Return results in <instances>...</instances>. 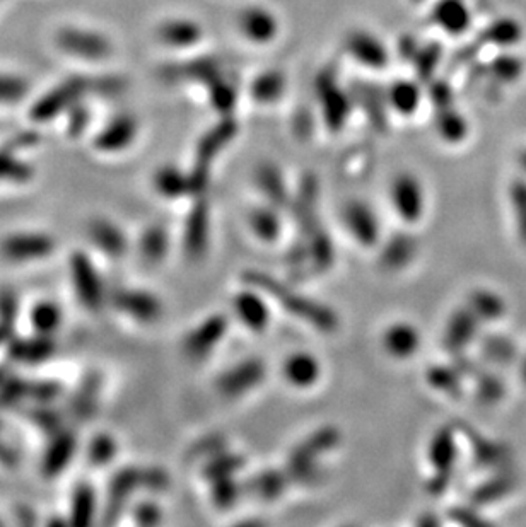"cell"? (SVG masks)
<instances>
[{"mask_svg": "<svg viewBox=\"0 0 526 527\" xmlns=\"http://www.w3.org/2000/svg\"><path fill=\"white\" fill-rule=\"evenodd\" d=\"M460 456L458 447V429L455 425H446L436 430L427 446V459L433 468V476L427 480V492L431 495H443L455 478L456 463Z\"/></svg>", "mask_w": 526, "mask_h": 527, "instance_id": "7a4b0ae2", "label": "cell"}, {"mask_svg": "<svg viewBox=\"0 0 526 527\" xmlns=\"http://www.w3.org/2000/svg\"><path fill=\"white\" fill-rule=\"evenodd\" d=\"M508 195L516 236L526 248V178L513 181Z\"/></svg>", "mask_w": 526, "mask_h": 527, "instance_id": "d6a6232c", "label": "cell"}, {"mask_svg": "<svg viewBox=\"0 0 526 527\" xmlns=\"http://www.w3.org/2000/svg\"><path fill=\"white\" fill-rule=\"evenodd\" d=\"M144 488V471L142 468L127 466L118 470L110 480L108 495H106L103 524H115L123 514L125 505L137 490Z\"/></svg>", "mask_w": 526, "mask_h": 527, "instance_id": "8992f818", "label": "cell"}, {"mask_svg": "<svg viewBox=\"0 0 526 527\" xmlns=\"http://www.w3.org/2000/svg\"><path fill=\"white\" fill-rule=\"evenodd\" d=\"M398 91H400L398 93V103L400 105L398 106L404 111L415 110V106H417V91H415V87L402 86Z\"/></svg>", "mask_w": 526, "mask_h": 527, "instance_id": "db71d44e", "label": "cell"}, {"mask_svg": "<svg viewBox=\"0 0 526 527\" xmlns=\"http://www.w3.org/2000/svg\"><path fill=\"white\" fill-rule=\"evenodd\" d=\"M340 432L335 427H322L306 437L287 459L286 471L291 481L308 483L318 476V459L339 446Z\"/></svg>", "mask_w": 526, "mask_h": 527, "instance_id": "3957f363", "label": "cell"}, {"mask_svg": "<svg viewBox=\"0 0 526 527\" xmlns=\"http://www.w3.org/2000/svg\"><path fill=\"white\" fill-rule=\"evenodd\" d=\"M392 203L405 224H417L424 217L426 200L419 180L412 174L398 176L392 188Z\"/></svg>", "mask_w": 526, "mask_h": 527, "instance_id": "9c48e42d", "label": "cell"}, {"mask_svg": "<svg viewBox=\"0 0 526 527\" xmlns=\"http://www.w3.org/2000/svg\"><path fill=\"white\" fill-rule=\"evenodd\" d=\"M289 483L291 478L286 470H263L245 481L243 487L245 492L252 493L253 497L263 502H274L286 492Z\"/></svg>", "mask_w": 526, "mask_h": 527, "instance_id": "7402d4cb", "label": "cell"}, {"mask_svg": "<svg viewBox=\"0 0 526 527\" xmlns=\"http://www.w3.org/2000/svg\"><path fill=\"white\" fill-rule=\"evenodd\" d=\"M144 471V488L151 492H163L170 485V476L158 466H147Z\"/></svg>", "mask_w": 526, "mask_h": 527, "instance_id": "c3c4849f", "label": "cell"}, {"mask_svg": "<svg viewBox=\"0 0 526 527\" xmlns=\"http://www.w3.org/2000/svg\"><path fill=\"white\" fill-rule=\"evenodd\" d=\"M212 483V500L217 507L221 509H229L233 507L241 493L245 492V487L240 481H236L234 476L228 478H221V480L211 481Z\"/></svg>", "mask_w": 526, "mask_h": 527, "instance_id": "60d3db41", "label": "cell"}, {"mask_svg": "<svg viewBox=\"0 0 526 527\" xmlns=\"http://www.w3.org/2000/svg\"><path fill=\"white\" fill-rule=\"evenodd\" d=\"M342 219H344L347 231L351 232L357 244H361L364 248H373L380 243V219L375 214V210L366 203L357 202V200L347 203Z\"/></svg>", "mask_w": 526, "mask_h": 527, "instance_id": "7c38bea8", "label": "cell"}, {"mask_svg": "<svg viewBox=\"0 0 526 527\" xmlns=\"http://www.w3.org/2000/svg\"><path fill=\"white\" fill-rule=\"evenodd\" d=\"M427 383L439 393L446 394L450 398H460L463 394V381L465 377L451 364H439L429 367L426 374Z\"/></svg>", "mask_w": 526, "mask_h": 527, "instance_id": "484cf974", "label": "cell"}, {"mask_svg": "<svg viewBox=\"0 0 526 527\" xmlns=\"http://www.w3.org/2000/svg\"><path fill=\"white\" fill-rule=\"evenodd\" d=\"M520 485V476L513 466L503 470L489 471V475L468 495V502L477 509H486L509 499Z\"/></svg>", "mask_w": 526, "mask_h": 527, "instance_id": "52a82bcc", "label": "cell"}, {"mask_svg": "<svg viewBox=\"0 0 526 527\" xmlns=\"http://www.w3.org/2000/svg\"><path fill=\"white\" fill-rule=\"evenodd\" d=\"M0 461L6 464L16 463V456H14V452H12V449H9L6 444H2V442H0Z\"/></svg>", "mask_w": 526, "mask_h": 527, "instance_id": "11a10c76", "label": "cell"}, {"mask_svg": "<svg viewBox=\"0 0 526 527\" xmlns=\"http://www.w3.org/2000/svg\"><path fill=\"white\" fill-rule=\"evenodd\" d=\"M117 451V441L113 439L112 435H96L93 441L89 442V461L94 466H106V464L112 463L113 459H115Z\"/></svg>", "mask_w": 526, "mask_h": 527, "instance_id": "b9f144b4", "label": "cell"}, {"mask_svg": "<svg viewBox=\"0 0 526 527\" xmlns=\"http://www.w3.org/2000/svg\"><path fill=\"white\" fill-rule=\"evenodd\" d=\"M467 122L456 111H445L439 118V134L448 142H460L467 137Z\"/></svg>", "mask_w": 526, "mask_h": 527, "instance_id": "7bdbcfd3", "label": "cell"}, {"mask_svg": "<svg viewBox=\"0 0 526 527\" xmlns=\"http://www.w3.org/2000/svg\"><path fill=\"white\" fill-rule=\"evenodd\" d=\"M139 250L147 263L163 261L170 250V234L163 226L147 227L139 239Z\"/></svg>", "mask_w": 526, "mask_h": 527, "instance_id": "f1b7e54d", "label": "cell"}, {"mask_svg": "<svg viewBox=\"0 0 526 527\" xmlns=\"http://www.w3.org/2000/svg\"><path fill=\"white\" fill-rule=\"evenodd\" d=\"M59 394V384L52 383V381L28 384V391H26V396H31V398H35L40 403H48V401L55 400Z\"/></svg>", "mask_w": 526, "mask_h": 527, "instance_id": "681fc988", "label": "cell"}, {"mask_svg": "<svg viewBox=\"0 0 526 527\" xmlns=\"http://www.w3.org/2000/svg\"><path fill=\"white\" fill-rule=\"evenodd\" d=\"M265 374L267 369L262 360L246 359L219 376L217 389L228 398H240L257 388L265 379Z\"/></svg>", "mask_w": 526, "mask_h": 527, "instance_id": "ba28073f", "label": "cell"}, {"mask_svg": "<svg viewBox=\"0 0 526 527\" xmlns=\"http://www.w3.org/2000/svg\"><path fill=\"white\" fill-rule=\"evenodd\" d=\"M156 188L166 198L187 197L193 192L192 178H185L178 171L164 169L156 176Z\"/></svg>", "mask_w": 526, "mask_h": 527, "instance_id": "8d00e7d4", "label": "cell"}, {"mask_svg": "<svg viewBox=\"0 0 526 527\" xmlns=\"http://www.w3.org/2000/svg\"><path fill=\"white\" fill-rule=\"evenodd\" d=\"M16 313H18L16 296L12 292H9V290H2L0 292V323L6 326L7 330L12 331Z\"/></svg>", "mask_w": 526, "mask_h": 527, "instance_id": "7dc6e473", "label": "cell"}, {"mask_svg": "<svg viewBox=\"0 0 526 527\" xmlns=\"http://www.w3.org/2000/svg\"><path fill=\"white\" fill-rule=\"evenodd\" d=\"M96 512V493L88 483H81L72 493L71 524L88 526Z\"/></svg>", "mask_w": 526, "mask_h": 527, "instance_id": "1f68e13d", "label": "cell"}, {"mask_svg": "<svg viewBox=\"0 0 526 527\" xmlns=\"http://www.w3.org/2000/svg\"><path fill=\"white\" fill-rule=\"evenodd\" d=\"M282 374L286 377L287 383L293 384L294 388H311L320 381L322 365L315 355L296 352L284 360Z\"/></svg>", "mask_w": 526, "mask_h": 527, "instance_id": "ac0fdd59", "label": "cell"}, {"mask_svg": "<svg viewBox=\"0 0 526 527\" xmlns=\"http://www.w3.org/2000/svg\"><path fill=\"white\" fill-rule=\"evenodd\" d=\"M30 417L35 420L40 427L47 430H57V427L60 425V417L57 415V412L50 408V406H40L36 408L33 412L30 413Z\"/></svg>", "mask_w": 526, "mask_h": 527, "instance_id": "f5cc1de1", "label": "cell"}, {"mask_svg": "<svg viewBox=\"0 0 526 527\" xmlns=\"http://www.w3.org/2000/svg\"><path fill=\"white\" fill-rule=\"evenodd\" d=\"M489 69H491L494 81L501 82V84H513L520 79L525 65L516 55L503 53L492 60Z\"/></svg>", "mask_w": 526, "mask_h": 527, "instance_id": "ab89813d", "label": "cell"}, {"mask_svg": "<svg viewBox=\"0 0 526 527\" xmlns=\"http://www.w3.org/2000/svg\"><path fill=\"white\" fill-rule=\"evenodd\" d=\"M480 36L482 43H491L501 48L515 47L523 38V28L515 19L501 18L489 24Z\"/></svg>", "mask_w": 526, "mask_h": 527, "instance_id": "83f0119b", "label": "cell"}, {"mask_svg": "<svg viewBox=\"0 0 526 527\" xmlns=\"http://www.w3.org/2000/svg\"><path fill=\"white\" fill-rule=\"evenodd\" d=\"M211 214L207 203L199 202L187 217L185 224V251L192 260H199L205 255L211 234Z\"/></svg>", "mask_w": 526, "mask_h": 527, "instance_id": "2e32d148", "label": "cell"}, {"mask_svg": "<svg viewBox=\"0 0 526 527\" xmlns=\"http://www.w3.org/2000/svg\"><path fill=\"white\" fill-rule=\"evenodd\" d=\"M21 181L30 180L31 168L28 164L12 159L9 152H0V180Z\"/></svg>", "mask_w": 526, "mask_h": 527, "instance_id": "ee69618b", "label": "cell"}, {"mask_svg": "<svg viewBox=\"0 0 526 527\" xmlns=\"http://www.w3.org/2000/svg\"><path fill=\"white\" fill-rule=\"evenodd\" d=\"M472 381L475 384V398L482 405H496L506 394L503 379L489 369H484V365L480 367V371L475 374Z\"/></svg>", "mask_w": 526, "mask_h": 527, "instance_id": "4dcf8cb0", "label": "cell"}, {"mask_svg": "<svg viewBox=\"0 0 526 527\" xmlns=\"http://www.w3.org/2000/svg\"><path fill=\"white\" fill-rule=\"evenodd\" d=\"M113 304L118 311L141 323H154L163 314V302L147 290L118 289L113 294Z\"/></svg>", "mask_w": 526, "mask_h": 527, "instance_id": "4fadbf2b", "label": "cell"}, {"mask_svg": "<svg viewBox=\"0 0 526 527\" xmlns=\"http://www.w3.org/2000/svg\"><path fill=\"white\" fill-rule=\"evenodd\" d=\"M129 128L125 127H115L112 130H108L103 137L100 139V145L103 149H120L123 145L129 142Z\"/></svg>", "mask_w": 526, "mask_h": 527, "instance_id": "816d5d0a", "label": "cell"}, {"mask_svg": "<svg viewBox=\"0 0 526 527\" xmlns=\"http://www.w3.org/2000/svg\"><path fill=\"white\" fill-rule=\"evenodd\" d=\"M419 253V243L409 232L400 231L386 239L381 250V267L392 272L404 270Z\"/></svg>", "mask_w": 526, "mask_h": 527, "instance_id": "e0dca14e", "label": "cell"}, {"mask_svg": "<svg viewBox=\"0 0 526 527\" xmlns=\"http://www.w3.org/2000/svg\"><path fill=\"white\" fill-rule=\"evenodd\" d=\"M482 323L475 316L470 307H458L446 321L443 331V347L446 352L453 355L467 354L468 348L479 342Z\"/></svg>", "mask_w": 526, "mask_h": 527, "instance_id": "5b68a950", "label": "cell"}, {"mask_svg": "<svg viewBox=\"0 0 526 527\" xmlns=\"http://www.w3.org/2000/svg\"><path fill=\"white\" fill-rule=\"evenodd\" d=\"M465 304L479 318L482 325H496L508 314V302L504 301L501 294L491 289L472 290Z\"/></svg>", "mask_w": 526, "mask_h": 527, "instance_id": "ffe728a7", "label": "cell"}, {"mask_svg": "<svg viewBox=\"0 0 526 527\" xmlns=\"http://www.w3.org/2000/svg\"><path fill=\"white\" fill-rule=\"evenodd\" d=\"M458 432L467 439L468 447L472 452V461L480 470L489 473V471L509 468L513 464V452L503 442L480 434L479 430L472 429L470 425H462Z\"/></svg>", "mask_w": 526, "mask_h": 527, "instance_id": "277c9868", "label": "cell"}, {"mask_svg": "<svg viewBox=\"0 0 526 527\" xmlns=\"http://www.w3.org/2000/svg\"><path fill=\"white\" fill-rule=\"evenodd\" d=\"M520 379L521 383L525 384L526 386V354L521 357Z\"/></svg>", "mask_w": 526, "mask_h": 527, "instance_id": "6f0895ef", "label": "cell"}, {"mask_svg": "<svg viewBox=\"0 0 526 527\" xmlns=\"http://www.w3.org/2000/svg\"><path fill=\"white\" fill-rule=\"evenodd\" d=\"M100 388V377L89 376L88 379H84V383L81 384V388L77 389V394L72 401V410L76 413V417H91V413L96 410V400H98Z\"/></svg>", "mask_w": 526, "mask_h": 527, "instance_id": "74e56055", "label": "cell"}, {"mask_svg": "<svg viewBox=\"0 0 526 527\" xmlns=\"http://www.w3.org/2000/svg\"><path fill=\"white\" fill-rule=\"evenodd\" d=\"M448 517L451 521L458 524V526L475 527V526H489L491 522L484 519V516H480L479 510L475 505H456L448 510Z\"/></svg>", "mask_w": 526, "mask_h": 527, "instance_id": "f6af8a7d", "label": "cell"}, {"mask_svg": "<svg viewBox=\"0 0 526 527\" xmlns=\"http://www.w3.org/2000/svg\"><path fill=\"white\" fill-rule=\"evenodd\" d=\"M234 314L252 331H263L270 323V307L263 292L250 287L238 292L233 299Z\"/></svg>", "mask_w": 526, "mask_h": 527, "instance_id": "5bb4252c", "label": "cell"}, {"mask_svg": "<svg viewBox=\"0 0 526 527\" xmlns=\"http://www.w3.org/2000/svg\"><path fill=\"white\" fill-rule=\"evenodd\" d=\"M89 236L94 246L110 258H122L127 251V238L122 229L106 219H96L89 224Z\"/></svg>", "mask_w": 526, "mask_h": 527, "instance_id": "603a6c76", "label": "cell"}, {"mask_svg": "<svg viewBox=\"0 0 526 527\" xmlns=\"http://www.w3.org/2000/svg\"><path fill=\"white\" fill-rule=\"evenodd\" d=\"M24 94L23 82L14 76H0V101H14Z\"/></svg>", "mask_w": 526, "mask_h": 527, "instance_id": "f907efd6", "label": "cell"}, {"mask_svg": "<svg viewBox=\"0 0 526 527\" xmlns=\"http://www.w3.org/2000/svg\"><path fill=\"white\" fill-rule=\"evenodd\" d=\"M306 248V261L310 265L313 273H325L334 267L335 246L334 239L330 238L322 224L316 227L315 231L310 232L303 241Z\"/></svg>", "mask_w": 526, "mask_h": 527, "instance_id": "d6986e66", "label": "cell"}, {"mask_svg": "<svg viewBox=\"0 0 526 527\" xmlns=\"http://www.w3.org/2000/svg\"><path fill=\"white\" fill-rule=\"evenodd\" d=\"M243 280L246 285L255 287L265 296L274 299L277 304H281L286 313L293 314L294 318L303 319L315 330L323 333H334L339 330V316L332 307L299 294L289 285L272 277L270 273L248 270L243 275Z\"/></svg>", "mask_w": 526, "mask_h": 527, "instance_id": "6da1fadb", "label": "cell"}, {"mask_svg": "<svg viewBox=\"0 0 526 527\" xmlns=\"http://www.w3.org/2000/svg\"><path fill=\"white\" fill-rule=\"evenodd\" d=\"M53 248L55 241L47 234L24 232V234L9 236L2 243V255L12 261L40 260L50 255Z\"/></svg>", "mask_w": 526, "mask_h": 527, "instance_id": "9a60e30c", "label": "cell"}, {"mask_svg": "<svg viewBox=\"0 0 526 527\" xmlns=\"http://www.w3.org/2000/svg\"><path fill=\"white\" fill-rule=\"evenodd\" d=\"M76 447L77 439L74 432H67V430L57 432L55 439L48 447V451L45 452L43 473L47 476L60 475V471L64 470L65 466L71 463Z\"/></svg>", "mask_w": 526, "mask_h": 527, "instance_id": "cb8c5ba5", "label": "cell"}, {"mask_svg": "<svg viewBox=\"0 0 526 527\" xmlns=\"http://www.w3.org/2000/svg\"><path fill=\"white\" fill-rule=\"evenodd\" d=\"M134 519L141 526H158L163 521V510L159 509L158 504L144 502L135 507Z\"/></svg>", "mask_w": 526, "mask_h": 527, "instance_id": "bcb514c9", "label": "cell"}, {"mask_svg": "<svg viewBox=\"0 0 526 527\" xmlns=\"http://www.w3.org/2000/svg\"><path fill=\"white\" fill-rule=\"evenodd\" d=\"M246 459L241 454L234 452H224L216 458H212L209 463L205 464L204 476L209 481L221 480L228 476H236L245 468Z\"/></svg>", "mask_w": 526, "mask_h": 527, "instance_id": "e575fe53", "label": "cell"}, {"mask_svg": "<svg viewBox=\"0 0 526 527\" xmlns=\"http://www.w3.org/2000/svg\"><path fill=\"white\" fill-rule=\"evenodd\" d=\"M258 186L274 207L289 205V193H287L286 185L282 181L281 174L277 173L275 169H262L258 174Z\"/></svg>", "mask_w": 526, "mask_h": 527, "instance_id": "f35d334b", "label": "cell"}, {"mask_svg": "<svg viewBox=\"0 0 526 527\" xmlns=\"http://www.w3.org/2000/svg\"><path fill=\"white\" fill-rule=\"evenodd\" d=\"M480 355L492 365H506L518 359V347L513 338L506 335H489L479 338Z\"/></svg>", "mask_w": 526, "mask_h": 527, "instance_id": "d4e9b609", "label": "cell"}, {"mask_svg": "<svg viewBox=\"0 0 526 527\" xmlns=\"http://www.w3.org/2000/svg\"><path fill=\"white\" fill-rule=\"evenodd\" d=\"M31 323L40 335H52L62 325V309L52 301H41L31 311Z\"/></svg>", "mask_w": 526, "mask_h": 527, "instance_id": "836d02e7", "label": "cell"}, {"mask_svg": "<svg viewBox=\"0 0 526 527\" xmlns=\"http://www.w3.org/2000/svg\"><path fill=\"white\" fill-rule=\"evenodd\" d=\"M250 227H252L253 234L258 239H262L263 243H274V241L281 238V215H279V212H275L274 209H270V207H260V209L252 210Z\"/></svg>", "mask_w": 526, "mask_h": 527, "instance_id": "f546056e", "label": "cell"}, {"mask_svg": "<svg viewBox=\"0 0 526 527\" xmlns=\"http://www.w3.org/2000/svg\"><path fill=\"white\" fill-rule=\"evenodd\" d=\"M12 331L7 330L6 326L2 325L0 323V343L4 342L6 340L7 336L11 335Z\"/></svg>", "mask_w": 526, "mask_h": 527, "instance_id": "680465c9", "label": "cell"}, {"mask_svg": "<svg viewBox=\"0 0 526 527\" xmlns=\"http://www.w3.org/2000/svg\"><path fill=\"white\" fill-rule=\"evenodd\" d=\"M229 330V319L226 314H212L204 319L197 328H193L185 338L183 348L192 359H204L214 352V348L223 342Z\"/></svg>", "mask_w": 526, "mask_h": 527, "instance_id": "8fae6325", "label": "cell"}, {"mask_svg": "<svg viewBox=\"0 0 526 527\" xmlns=\"http://www.w3.org/2000/svg\"><path fill=\"white\" fill-rule=\"evenodd\" d=\"M441 524V519H439L438 516H434V514H424V516L417 521V526L421 527H434L439 526Z\"/></svg>", "mask_w": 526, "mask_h": 527, "instance_id": "9f6ffc18", "label": "cell"}, {"mask_svg": "<svg viewBox=\"0 0 526 527\" xmlns=\"http://www.w3.org/2000/svg\"><path fill=\"white\" fill-rule=\"evenodd\" d=\"M518 163H520L521 171H523L526 176V149L525 151L521 152L520 159H518Z\"/></svg>", "mask_w": 526, "mask_h": 527, "instance_id": "91938a15", "label": "cell"}, {"mask_svg": "<svg viewBox=\"0 0 526 527\" xmlns=\"http://www.w3.org/2000/svg\"><path fill=\"white\" fill-rule=\"evenodd\" d=\"M52 338L48 335H40L31 342L12 343L11 354L16 359L28 360V362H43L53 354Z\"/></svg>", "mask_w": 526, "mask_h": 527, "instance_id": "d590c367", "label": "cell"}, {"mask_svg": "<svg viewBox=\"0 0 526 527\" xmlns=\"http://www.w3.org/2000/svg\"><path fill=\"white\" fill-rule=\"evenodd\" d=\"M71 277L82 304L91 311H98L105 299V292L93 261L84 253H74L71 256Z\"/></svg>", "mask_w": 526, "mask_h": 527, "instance_id": "30bf717a", "label": "cell"}, {"mask_svg": "<svg viewBox=\"0 0 526 527\" xmlns=\"http://www.w3.org/2000/svg\"><path fill=\"white\" fill-rule=\"evenodd\" d=\"M434 18L439 26L451 33V35H462L470 26V11L462 0H443L434 11Z\"/></svg>", "mask_w": 526, "mask_h": 527, "instance_id": "4316f807", "label": "cell"}, {"mask_svg": "<svg viewBox=\"0 0 526 527\" xmlns=\"http://www.w3.org/2000/svg\"><path fill=\"white\" fill-rule=\"evenodd\" d=\"M421 333L410 323H395L383 335V347L395 359H409L421 348Z\"/></svg>", "mask_w": 526, "mask_h": 527, "instance_id": "44dd1931", "label": "cell"}]
</instances>
